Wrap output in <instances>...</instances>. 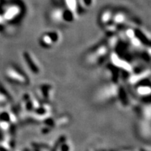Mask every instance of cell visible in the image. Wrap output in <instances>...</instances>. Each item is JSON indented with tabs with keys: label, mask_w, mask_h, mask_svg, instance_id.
I'll return each instance as SVG.
<instances>
[{
	"label": "cell",
	"mask_w": 151,
	"mask_h": 151,
	"mask_svg": "<svg viewBox=\"0 0 151 151\" xmlns=\"http://www.w3.org/2000/svg\"><path fill=\"white\" fill-rule=\"evenodd\" d=\"M65 3L68 9L71 12L75 13L77 11V1L76 0H65Z\"/></svg>",
	"instance_id": "obj_1"
},
{
	"label": "cell",
	"mask_w": 151,
	"mask_h": 151,
	"mask_svg": "<svg viewBox=\"0 0 151 151\" xmlns=\"http://www.w3.org/2000/svg\"><path fill=\"white\" fill-rule=\"evenodd\" d=\"M126 19L125 15L122 13H118L116 16H114V22L115 23L117 24H121L123 23Z\"/></svg>",
	"instance_id": "obj_2"
},
{
	"label": "cell",
	"mask_w": 151,
	"mask_h": 151,
	"mask_svg": "<svg viewBox=\"0 0 151 151\" xmlns=\"http://www.w3.org/2000/svg\"><path fill=\"white\" fill-rule=\"evenodd\" d=\"M111 12L109 11H105L104 13H103L102 15H101V21H102L104 23H106V22H108L109 19L111 18Z\"/></svg>",
	"instance_id": "obj_3"
}]
</instances>
